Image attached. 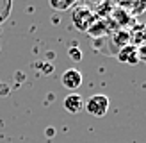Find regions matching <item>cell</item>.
Returning a JSON list of instances; mask_svg holds the SVG:
<instances>
[{"instance_id": "52a82bcc", "label": "cell", "mask_w": 146, "mask_h": 143, "mask_svg": "<svg viewBox=\"0 0 146 143\" xmlns=\"http://www.w3.org/2000/svg\"><path fill=\"white\" fill-rule=\"evenodd\" d=\"M75 2L77 0H48L50 7H52L54 11H68L75 5Z\"/></svg>"}, {"instance_id": "ba28073f", "label": "cell", "mask_w": 146, "mask_h": 143, "mask_svg": "<svg viewBox=\"0 0 146 143\" xmlns=\"http://www.w3.org/2000/svg\"><path fill=\"white\" fill-rule=\"evenodd\" d=\"M11 9H13V0H0V23H4L9 18Z\"/></svg>"}, {"instance_id": "7a4b0ae2", "label": "cell", "mask_w": 146, "mask_h": 143, "mask_svg": "<svg viewBox=\"0 0 146 143\" xmlns=\"http://www.w3.org/2000/svg\"><path fill=\"white\" fill-rule=\"evenodd\" d=\"M109 97L107 95H93L89 97L84 102V107H86V111L91 114V116L94 118H102V116H105L107 111H109Z\"/></svg>"}, {"instance_id": "30bf717a", "label": "cell", "mask_w": 146, "mask_h": 143, "mask_svg": "<svg viewBox=\"0 0 146 143\" xmlns=\"http://www.w3.org/2000/svg\"><path fill=\"white\" fill-rule=\"evenodd\" d=\"M114 18H118V20H119V25H125V23H128V16H127V13H125V11H121V9H118V11H116Z\"/></svg>"}, {"instance_id": "5b68a950", "label": "cell", "mask_w": 146, "mask_h": 143, "mask_svg": "<svg viewBox=\"0 0 146 143\" xmlns=\"http://www.w3.org/2000/svg\"><path fill=\"white\" fill-rule=\"evenodd\" d=\"M118 59L121 63H128V64H135L139 63V54H137V47L134 43H128L123 48L118 50Z\"/></svg>"}, {"instance_id": "8992f818", "label": "cell", "mask_w": 146, "mask_h": 143, "mask_svg": "<svg viewBox=\"0 0 146 143\" xmlns=\"http://www.w3.org/2000/svg\"><path fill=\"white\" fill-rule=\"evenodd\" d=\"M107 32H109V21H107V20H98V18L91 23L89 29H87V34L93 36V38L104 36V34H107Z\"/></svg>"}, {"instance_id": "3957f363", "label": "cell", "mask_w": 146, "mask_h": 143, "mask_svg": "<svg viewBox=\"0 0 146 143\" xmlns=\"http://www.w3.org/2000/svg\"><path fill=\"white\" fill-rule=\"evenodd\" d=\"M82 81H84V79H82V74H80L77 68H68V70L61 75L62 86H64L66 90H70L71 93L82 86Z\"/></svg>"}, {"instance_id": "9c48e42d", "label": "cell", "mask_w": 146, "mask_h": 143, "mask_svg": "<svg viewBox=\"0 0 146 143\" xmlns=\"http://www.w3.org/2000/svg\"><path fill=\"white\" fill-rule=\"evenodd\" d=\"M68 55L71 57L73 61H77V63H78L80 59H82V50H80L78 47H71V48L68 50Z\"/></svg>"}, {"instance_id": "277c9868", "label": "cell", "mask_w": 146, "mask_h": 143, "mask_svg": "<svg viewBox=\"0 0 146 143\" xmlns=\"http://www.w3.org/2000/svg\"><path fill=\"white\" fill-rule=\"evenodd\" d=\"M62 106H64V109H66L68 113L77 114V113H80L84 109V98L80 97L78 93H70V95L64 97Z\"/></svg>"}, {"instance_id": "6da1fadb", "label": "cell", "mask_w": 146, "mask_h": 143, "mask_svg": "<svg viewBox=\"0 0 146 143\" xmlns=\"http://www.w3.org/2000/svg\"><path fill=\"white\" fill-rule=\"evenodd\" d=\"M94 20H96V14L86 5H78L71 11V25L80 32H87Z\"/></svg>"}, {"instance_id": "7c38bea8", "label": "cell", "mask_w": 146, "mask_h": 143, "mask_svg": "<svg viewBox=\"0 0 146 143\" xmlns=\"http://www.w3.org/2000/svg\"><path fill=\"white\" fill-rule=\"evenodd\" d=\"M48 136H54V127H48V131H46Z\"/></svg>"}, {"instance_id": "8fae6325", "label": "cell", "mask_w": 146, "mask_h": 143, "mask_svg": "<svg viewBox=\"0 0 146 143\" xmlns=\"http://www.w3.org/2000/svg\"><path fill=\"white\" fill-rule=\"evenodd\" d=\"M137 54H139V61H144L146 63V43H144L141 48H137Z\"/></svg>"}]
</instances>
